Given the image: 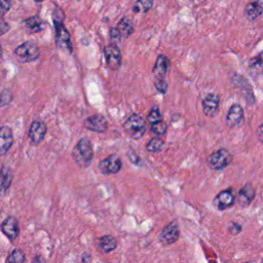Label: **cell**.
Instances as JSON below:
<instances>
[{
  "mask_svg": "<svg viewBox=\"0 0 263 263\" xmlns=\"http://www.w3.org/2000/svg\"><path fill=\"white\" fill-rule=\"evenodd\" d=\"M180 236L179 226L176 221H172L163 227L159 234V241L162 246H170L178 240Z\"/></svg>",
  "mask_w": 263,
  "mask_h": 263,
  "instance_id": "cell-7",
  "label": "cell"
},
{
  "mask_svg": "<svg viewBox=\"0 0 263 263\" xmlns=\"http://www.w3.org/2000/svg\"><path fill=\"white\" fill-rule=\"evenodd\" d=\"M231 160H232V156H231L230 152L225 148H221V149L213 152L209 156L208 163L211 168L219 171V170H223L224 167H226L231 162Z\"/></svg>",
  "mask_w": 263,
  "mask_h": 263,
  "instance_id": "cell-5",
  "label": "cell"
},
{
  "mask_svg": "<svg viewBox=\"0 0 263 263\" xmlns=\"http://www.w3.org/2000/svg\"><path fill=\"white\" fill-rule=\"evenodd\" d=\"M121 167H122L121 159L116 154H111L107 158L103 159L99 164L100 171L105 175L116 174L121 170Z\"/></svg>",
  "mask_w": 263,
  "mask_h": 263,
  "instance_id": "cell-8",
  "label": "cell"
},
{
  "mask_svg": "<svg viewBox=\"0 0 263 263\" xmlns=\"http://www.w3.org/2000/svg\"><path fill=\"white\" fill-rule=\"evenodd\" d=\"M47 132V127L45 125V123L41 120H34L31 123V126L29 128V139L31 141L32 144L37 145L39 144L45 137Z\"/></svg>",
  "mask_w": 263,
  "mask_h": 263,
  "instance_id": "cell-9",
  "label": "cell"
},
{
  "mask_svg": "<svg viewBox=\"0 0 263 263\" xmlns=\"http://www.w3.org/2000/svg\"><path fill=\"white\" fill-rule=\"evenodd\" d=\"M0 29H1V34H2V35L5 34V33L9 30V25L4 21L3 16H2V18H1V26H0Z\"/></svg>",
  "mask_w": 263,
  "mask_h": 263,
  "instance_id": "cell-34",
  "label": "cell"
},
{
  "mask_svg": "<svg viewBox=\"0 0 263 263\" xmlns=\"http://www.w3.org/2000/svg\"><path fill=\"white\" fill-rule=\"evenodd\" d=\"M110 38L113 42H115V44L120 42V40L122 38V35H121V33H120V31L118 30L117 27L110 29Z\"/></svg>",
  "mask_w": 263,
  "mask_h": 263,
  "instance_id": "cell-30",
  "label": "cell"
},
{
  "mask_svg": "<svg viewBox=\"0 0 263 263\" xmlns=\"http://www.w3.org/2000/svg\"><path fill=\"white\" fill-rule=\"evenodd\" d=\"M12 181V171L6 165L1 166V187L3 190H7L10 187Z\"/></svg>",
  "mask_w": 263,
  "mask_h": 263,
  "instance_id": "cell-23",
  "label": "cell"
},
{
  "mask_svg": "<svg viewBox=\"0 0 263 263\" xmlns=\"http://www.w3.org/2000/svg\"><path fill=\"white\" fill-rule=\"evenodd\" d=\"M243 119V110L238 104H234L230 107L227 115H226V123L227 125L234 127L241 123Z\"/></svg>",
  "mask_w": 263,
  "mask_h": 263,
  "instance_id": "cell-14",
  "label": "cell"
},
{
  "mask_svg": "<svg viewBox=\"0 0 263 263\" xmlns=\"http://www.w3.org/2000/svg\"><path fill=\"white\" fill-rule=\"evenodd\" d=\"M10 7H11L10 0H0V11H1L2 16H4L6 12H8Z\"/></svg>",
  "mask_w": 263,
  "mask_h": 263,
  "instance_id": "cell-31",
  "label": "cell"
},
{
  "mask_svg": "<svg viewBox=\"0 0 263 263\" xmlns=\"http://www.w3.org/2000/svg\"><path fill=\"white\" fill-rule=\"evenodd\" d=\"M229 232L230 233H232V234H236L237 232H239V230H240V226L238 225V224H236V223H231L230 225H229Z\"/></svg>",
  "mask_w": 263,
  "mask_h": 263,
  "instance_id": "cell-33",
  "label": "cell"
},
{
  "mask_svg": "<svg viewBox=\"0 0 263 263\" xmlns=\"http://www.w3.org/2000/svg\"><path fill=\"white\" fill-rule=\"evenodd\" d=\"M246 16L250 21H254L263 13V0H255L249 2L245 7Z\"/></svg>",
  "mask_w": 263,
  "mask_h": 263,
  "instance_id": "cell-16",
  "label": "cell"
},
{
  "mask_svg": "<svg viewBox=\"0 0 263 263\" xmlns=\"http://www.w3.org/2000/svg\"><path fill=\"white\" fill-rule=\"evenodd\" d=\"M117 247V240L112 235H104L98 239V248L104 253H110Z\"/></svg>",
  "mask_w": 263,
  "mask_h": 263,
  "instance_id": "cell-19",
  "label": "cell"
},
{
  "mask_svg": "<svg viewBox=\"0 0 263 263\" xmlns=\"http://www.w3.org/2000/svg\"><path fill=\"white\" fill-rule=\"evenodd\" d=\"M234 202V192L232 189H227L221 191L217 196L214 198V205L218 210H225L231 206Z\"/></svg>",
  "mask_w": 263,
  "mask_h": 263,
  "instance_id": "cell-13",
  "label": "cell"
},
{
  "mask_svg": "<svg viewBox=\"0 0 263 263\" xmlns=\"http://www.w3.org/2000/svg\"><path fill=\"white\" fill-rule=\"evenodd\" d=\"M1 230L2 233L10 240H15L20 235V227L17 220L12 216L7 217L1 224Z\"/></svg>",
  "mask_w": 263,
  "mask_h": 263,
  "instance_id": "cell-11",
  "label": "cell"
},
{
  "mask_svg": "<svg viewBox=\"0 0 263 263\" xmlns=\"http://www.w3.org/2000/svg\"><path fill=\"white\" fill-rule=\"evenodd\" d=\"M127 157H128L129 161H132L134 164L141 165V158L139 157V155L134 150H129L127 152Z\"/></svg>",
  "mask_w": 263,
  "mask_h": 263,
  "instance_id": "cell-32",
  "label": "cell"
},
{
  "mask_svg": "<svg viewBox=\"0 0 263 263\" xmlns=\"http://www.w3.org/2000/svg\"><path fill=\"white\" fill-rule=\"evenodd\" d=\"M106 65L111 70H117L122 62V55L116 44L107 45L104 49Z\"/></svg>",
  "mask_w": 263,
  "mask_h": 263,
  "instance_id": "cell-6",
  "label": "cell"
},
{
  "mask_svg": "<svg viewBox=\"0 0 263 263\" xmlns=\"http://www.w3.org/2000/svg\"><path fill=\"white\" fill-rule=\"evenodd\" d=\"M42 1H44V0H35V2H42Z\"/></svg>",
  "mask_w": 263,
  "mask_h": 263,
  "instance_id": "cell-38",
  "label": "cell"
},
{
  "mask_svg": "<svg viewBox=\"0 0 263 263\" xmlns=\"http://www.w3.org/2000/svg\"><path fill=\"white\" fill-rule=\"evenodd\" d=\"M255 196V189L251 184H246L238 192L237 196V202L241 206H246L251 203V201L254 199Z\"/></svg>",
  "mask_w": 263,
  "mask_h": 263,
  "instance_id": "cell-18",
  "label": "cell"
},
{
  "mask_svg": "<svg viewBox=\"0 0 263 263\" xmlns=\"http://www.w3.org/2000/svg\"><path fill=\"white\" fill-rule=\"evenodd\" d=\"M164 147V141L158 137H155V138H152L146 145V150L148 152H158V151H161Z\"/></svg>",
  "mask_w": 263,
  "mask_h": 263,
  "instance_id": "cell-25",
  "label": "cell"
},
{
  "mask_svg": "<svg viewBox=\"0 0 263 263\" xmlns=\"http://www.w3.org/2000/svg\"><path fill=\"white\" fill-rule=\"evenodd\" d=\"M150 129L152 130V133L156 134L157 136H161V135H164L166 133V129H167V125L166 123L162 120H159L155 123H152L150 124Z\"/></svg>",
  "mask_w": 263,
  "mask_h": 263,
  "instance_id": "cell-27",
  "label": "cell"
},
{
  "mask_svg": "<svg viewBox=\"0 0 263 263\" xmlns=\"http://www.w3.org/2000/svg\"><path fill=\"white\" fill-rule=\"evenodd\" d=\"M170 66V61L166 55L160 54L155 61L154 67H153V74L156 76V78H164L167 69Z\"/></svg>",
  "mask_w": 263,
  "mask_h": 263,
  "instance_id": "cell-17",
  "label": "cell"
},
{
  "mask_svg": "<svg viewBox=\"0 0 263 263\" xmlns=\"http://www.w3.org/2000/svg\"><path fill=\"white\" fill-rule=\"evenodd\" d=\"M249 69L255 75L263 74V52L259 53L250 61Z\"/></svg>",
  "mask_w": 263,
  "mask_h": 263,
  "instance_id": "cell-22",
  "label": "cell"
},
{
  "mask_svg": "<svg viewBox=\"0 0 263 263\" xmlns=\"http://www.w3.org/2000/svg\"><path fill=\"white\" fill-rule=\"evenodd\" d=\"M153 6V0H137L133 6L135 13H145Z\"/></svg>",
  "mask_w": 263,
  "mask_h": 263,
  "instance_id": "cell-24",
  "label": "cell"
},
{
  "mask_svg": "<svg viewBox=\"0 0 263 263\" xmlns=\"http://www.w3.org/2000/svg\"><path fill=\"white\" fill-rule=\"evenodd\" d=\"M72 156L74 161L81 167H87L93 156L92 146L88 139L82 138L80 139L72 151Z\"/></svg>",
  "mask_w": 263,
  "mask_h": 263,
  "instance_id": "cell-2",
  "label": "cell"
},
{
  "mask_svg": "<svg viewBox=\"0 0 263 263\" xmlns=\"http://www.w3.org/2000/svg\"><path fill=\"white\" fill-rule=\"evenodd\" d=\"M257 134H258V138H259V140L263 143V123L258 127V129H257Z\"/></svg>",
  "mask_w": 263,
  "mask_h": 263,
  "instance_id": "cell-35",
  "label": "cell"
},
{
  "mask_svg": "<svg viewBox=\"0 0 263 263\" xmlns=\"http://www.w3.org/2000/svg\"><path fill=\"white\" fill-rule=\"evenodd\" d=\"M84 127L95 133H104L108 128V121L103 115L93 114L84 120Z\"/></svg>",
  "mask_w": 263,
  "mask_h": 263,
  "instance_id": "cell-10",
  "label": "cell"
},
{
  "mask_svg": "<svg viewBox=\"0 0 263 263\" xmlns=\"http://www.w3.org/2000/svg\"><path fill=\"white\" fill-rule=\"evenodd\" d=\"M146 128L147 127L144 118L136 113L129 115L123 122L124 132L135 140L142 138L146 133Z\"/></svg>",
  "mask_w": 263,
  "mask_h": 263,
  "instance_id": "cell-3",
  "label": "cell"
},
{
  "mask_svg": "<svg viewBox=\"0 0 263 263\" xmlns=\"http://www.w3.org/2000/svg\"><path fill=\"white\" fill-rule=\"evenodd\" d=\"M37 261H42V262H44L45 260H44L42 257H40V256H36V257L33 259V262H37Z\"/></svg>",
  "mask_w": 263,
  "mask_h": 263,
  "instance_id": "cell-37",
  "label": "cell"
},
{
  "mask_svg": "<svg viewBox=\"0 0 263 263\" xmlns=\"http://www.w3.org/2000/svg\"><path fill=\"white\" fill-rule=\"evenodd\" d=\"M25 261H26L25 254L21 250H17V249L13 250L6 259L7 263H23Z\"/></svg>",
  "mask_w": 263,
  "mask_h": 263,
  "instance_id": "cell-26",
  "label": "cell"
},
{
  "mask_svg": "<svg viewBox=\"0 0 263 263\" xmlns=\"http://www.w3.org/2000/svg\"><path fill=\"white\" fill-rule=\"evenodd\" d=\"M154 86L156 88L157 91H159L160 93H165L167 90V83L165 82V80L163 78H157L154 82Z\"/></svg>",
  "mask_w": 263,
  "mask_h": 263,
  "instance_id": "cell-29",
  "label": "cell"
},
{
  "mask_svg": "<svg viewBox=\"0 0 263 263\" xmlns=\"http://www.w3.org/2000/svg\"><path fill=\"white\" fill-rule=\"evenodd\" d=\"M219 96L216 93H209L202 100V111L204 115L213 117L219 110Z\"/></svg>",
  "mask_w": 263,
  "mask_h": 263,
  "instance_id": "cell-12",
  "label": "cell"
},
{
  "mask_svg": "<svg viewBox=\"0 0 263 263\" xmlns=\"http://www.w3.org/2000/svg\"><path fill=\"white\" fill-rule=\"evenodd\" d=\"M14 54L21 62L30 63L36 61L39 58L40 51L34 42L26 41L14 49Z\"/></svg>",
  "mask_w": 263,
  "mask_h": 263,
  "instance_id": "cell-4",
  "label": "cell"
},
{
  "mask_svg": "<svg viewBox=\"0 0 263 263\" xmlns=\"http://www.w3.org/2000/svg\"><path fill=\"white\" fill-rule=\"evenodd\" d=\"M24 25L31 33H38L44 28V22L38 15H33L24 20Z\"/></svg>",
  "mask_w": 263,
  "mask_h": 263,
  "instance_id": "cell-20",
  "label": "cell"
},
{
  "mask_svg": "<svg viewBox=\"0 0 263 263\" xmlns=\"http://www.w3.org/2000/svg\"><path fill=\"white\" fill-rule=\"evenodd\" d=\"M147 120H148V123H149V124H152V123H155V122H157V121H159V120H162L161 113H160V111H159V109H158L157 106H154V107L150 110V112H149V114H148V117H147Z\"/></svg>",
  "mask_w": 263,
  "mask_h": 263,
  "instance_id": "cell-28",
  "label": "cell"
},
{
  "mask_svg": "<svg viewBox=\"0 0 263 263\" xmlns=\"http://www.w3.org/2000/svg\"><path fill=\"white\" fill-rule=\"evenodd\" d=\"M65 13L61 7L55 6L52 12V21L54 25V39L55 45L63 51L71 52L72 43L68 30L64 26Z\"/></svg>",
  "mask_w": 263,
  "mask_h": 263,
  "instance_id": "cell-1",
  "label": "cell"
},
{
  "mask_svg": "<svg viewBox=\"0 0 263 263\" xmlns=\"http://www.w3.org/2000/svg\"><path fill=\"white\" fill-rule=\"evenodd\" d=\"M117 28L120 31L122 38H128L134 32V24L128 17H122L118 22Z\"/></svg>",
  "mask_w": 263,
  "mask_h": 263,
  "instance_id": "cell-21",
  "label": "cell"
},
{
  "mask_svg": "<svg viewBox=\"0 0 263 263\" xmlns=\"http://www.w3.org/2000/svg\"><path fill=\"white\" fill-rule=\"evenodd\" d=\"M81 261H83V262H90L91 261V257H90V255H88V254H83L82 255V257H81Z\"/></svg>",
  "mask_w": 263,
  "mask_h": 263,
  "instance_id": "cell-36",
  "label": "cell"
},
{
  "mask_svg": "<svg viewBox=\"0 0 263 263\" xmlns=\"http://www.w3.org/2000/svg\"><path fill=\"white\" fill-rule=\"evenodd\" d=\"M0 154L4 155L13 143L12 130L7 125H2L0 128Z\"/></svg>",
  "mask_w": 263,
  "mask_h": 263,
  "instance_id": "cell-15",
  "label": "cell"
}]
</instances>
